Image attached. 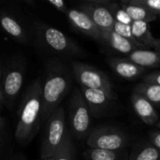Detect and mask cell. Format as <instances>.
<instances>
[{
  "mask_svg": "<svg viewBox=\"0 0 160 160\" xmlns=\"http://www.w3.org/2000/svg\"><path fill=\"white\" fill-rule=\"evenodd\" d=\"M44 67L42 121L46 122L52 112L60 107L61 101L68 94L72 82V73L66 63L58 58L48 59Z\"/></svg>",
  "mask_w": 160,
  "mask_h": 160,
  "instance_id": "obj_1",
  "label": "cell"
},
{
  "mask_svg": "<svg viewBox=\"0 0 160 160\" xmlns=\"http://www.w3.org/2000/svg\"><path fill=\"white\" fill-rule=\"evenodd\" d=\"M42 83L36 79L23 93L15 129V138L22 145H26L37 134L42 121Z\"/></svg>",
  "mask_w": 160,
  "mask_h": 160,
  "instance_id": "obj_2",
  "label": "cell"
},
{
  "mask_svg": "<svg viewBox=\"0 0 160 160\" xmlns=\"http://www.w3.org/2000/svg\"><path fill=\"white\" fill-rule=\"evenodd\" d=\"M33 32L39 47L50 53L63 57H75L83 54V51L78 44L57 28L41 22H35Z\"/></svg>",
  "mask_w": 160,
  "mask_h": 160,
  "instance_id": "obj_3",
  "label": "cell"
},
{
  "mask_svg": "<svg viewBox=\"0 0 160 160\" xmlns=\"http://www.w3.org/2000/svg\"><path fill=\"white\" fill-rule=\"evenodd\" d=\"M25 60L22 55H13L1 68V105L11 108L16 101L24 81Z\"/></svg>",
  "mask_w": 160,
  "mask_h": 160,
  "instance_id": "obj_4",
  "label": "cell"
},
{
  "mask_svg": "<svg viewBox=\"0 0 160 160\" xmlns=\"http://www.w3.org/2000/svg\"><path fill=\"white\" fill-rule=\"evenodd\" d=\"M67 137L66 114L64 109L59 107L46 121V131L41 144V159L55 157Z\"/></svg>",
  "mask_w": 160,
  "mask_h": 160,
  "instance_id": "obj_5",
  "label": "cell"
},
{
  "mask_svg": "<svg viewBox=\"0 0 160 160\" xmlns=\"http://www.w3.org/2000/svg\"><path fill=\"white\" fill-rule=\"evenodd\" d=\"M91 111L81 89L74 90L69 101V119L73 134L78 139L85 138L91 124Z\"/></svg>",
  "mask_w": 160,
  "mask_h": 160,
  "instance_id": "obj_6",
  "label": "cell"
},
{
  "mask_svg": "<svg viewBox=\"0 0 160 160\" xmlns=\"http://www.w3.org/2000/svg\"><path fill=\"white\" fill-rule=\"evenodd\" d=\"M71 67L73 76L81 85V88L100 89L109 93H113L111 81L100 69L77 61H73Z\"/></svg>",
  "mask_w": 160,
  "mask_h": 160,
  "instance_id": "obj_7",
  "label": "cell"
},
{
  "mask_svg": "<svg viewBox=\"0 0 160 160\" xmlns=\"http://www.w3.org/2000/svg\"><path fill=\"white\" fill-rule=\"evenodd\" d=\"M127 144L125 134L113 128H100L93 130L87 138L90 148L117 151Z\"/></svg>",
  "mask_w": 160,
  "mask_h": 160,
  "instance_id": "obj_8",
  "label": "cell"
},
{
  "mask_svg": "<svg viewBox=\"0 0 160 160\" xmlns=\"http://www.w3.org/2000/svg\"><path fill=\"white\" fill-rule=\"evenodd\" d=\"M110 1L88 0L81 4V10L84 11L102 32L113 31L115 19L108 7Z\"/></svg>",
  "mask_w": 160,
  "mask_h": 160,
  "instance_id": "obj_9",
  "label": "cell"
},
{
  "mask_svg": "<svg viewBox=\"0 0 160 160\" xmlns=\"http://www.w3.org/2000/svg\"><path fill=\"white\" fill-rule=\"evenodd\" d=\"M65 15L75 30L99 42L102 41V31L84 11L81 9L69 8Z\"/></svg>",
  "mask_w": 160,
  "mask_h": 160,
  "instance_id": "obj_10",
  "label": "cell"
},
{
  "mask_svg": "<svg viewBox=\"0 0 160 160\" xmlns=\"http://www.w3.org/2000/svg\"><path fill=\"white\" fill-rule=\"evenodd\" d=\"M131 104L139 118L146 125H155L158 120V114L154 105L142 95L133 91L131 95Z\"/></svg>",
  "mask_w": 160,
  "mask_h": 160,
  "instance_id": "obj_11",
  "label": "cell"
},
{
  "mask_svg": "<svg viewBox=\"0 0 160 160\" xmlns=\"http://www.w3.org/2000/svg\"><path fill=\"white\" fill-rule=\"evenodd\" d=\"M81 90L91 112L96 115L104 111L113 99V93H109L104 90L88 88H81Z\"/></svg>",
  "mask_w": 160,
  "mask_h": 160,
  "instance_id": "obj_12",
  "label": "cell"
},
{
  "mask_svg": "<svg viewBox=\"0 0 160 160\" xmlns=\"http://www.w3.org/2000/svg\"><path fill=\"white\" fill-rule=\"evenodd\" d=\"M111 68L120 77L127 80L138 79L144 71V68L134 64L128 58L112 57L108 59Z\"/></svg>",
  "mask_w": 160,
  "mask_h": 160,
  "instance_id": "obj_13",
  "label": "cell"
},
{
  "mask_svg": "<svg viewBox=\"0 0 160 160\" xmlns=\"http://www.w3.org/2000/svg\"><path fill=\"white\" fill-rule=\"evenodd\" d=\"M0 23L3 30L14 40L20 43H26L28 39L24 27L9 13L2 11L0 14Z\"/></svg>",
  "mask_w": 160,
  "mask_h": 160,
  "instance_id": "obj_14",
  "label": "cell"
},
{
  "mask_svg": "<svg viewBox=\"0 0 160 160\" xmlns=\"http://www.w3.org/2000/svg\"><path fill=\"white\" fill-rule=\"evenodd\" d=\"M101 43L113 49L116 52L125 54H130L135 50L139 49L133 42L128 38L120 36L114 31L102 32V41Z\"/></svg>",
  "mask_w": 160,
  "mask_h": 160,
  "instance_id": "obj_15",
  "label": "cell"
},
{
  "mask_svg": "<svg viewBox=\"0 0 160 160\" xmlns=\"http://www.w3.org/2000/svg\"><path fill=\"white\" fill-rule=\"evenodd\" d=\"M132 31L136 39L146 48H153L160 52V39L157 38L149 27V23L145 22H133Z\"/></svg>",
  "mask_w": 160,
  "mask_h": 160,
  "instance_id": "obj_16",
  "label": "cell"
},
{
  "mask_svg": "<svg viewBox=\"0 0 160 160\" xmlns=\"http://www.w3.org/2000/svg\"><path fill=\"white\" fill-rule=\"evenodd\" d=\"M128 59L143 68L160 66V52L158 51L137 49L128 54Z\"/></svg>",
  "mask_w": 160,
  "mask_h": 160,
  "instance_id": "obj_17",
  "label": "cell"
},
{
  "mask_svg": "<svg viewBox=\"0 0 160 160\" xmlns=\"http://www.w3.org/2000/svg\"><path fill=\"white\" fill-rule=\"evenodd\" d=\"M122 7L128 12L133 22H145L149 23L157 19V15L149 11L145 8L139 5L130 4L128 1H123Z\"/></svg>",
  "mask_w": 160,
  "mask_h": 160,
  "instance_id": "obj_18",
  "label": "cell"
},
{
  "mask_svg": "<svg viewBox=\"0 0 160 160\" xmlns=\"http://www.w3.org/2000/svg\"><path fill=\"white\" fill-rule=\"evenodd\" d=\"M134 92L144 97L153 105H160V85L142 82L135 86Z\"/></svg>",
  "mask_w": 160,
  "mask_h": 160,
  "instance_id": "obj_19",
  "label": "cell"
},
{
  "mask_svg": "<svg viewBox=\"0 0 160 160\" xmlns=\"http://www.w3.org/2000/svg\"><path fill=\"white\" fill-rule=\"evenodd\" d=\"M113 31L116 32L117 34H119L120 36L128 38L131 42H133L139 49H147L144 45H142V43H140L136 39V38H135V36L133 34V31H132L131 24H125V23H121V22L115 21L114 27H113Z\"/></svg>",
  "mask_w": 160,
  "mask_h": 160,
  "instance_id": "obj_20",
  "label": "cell"
},
{
  "mask_svg": "<svg viewBox=\"0 0 160 160\" xmlns=\"http://www.w3.org/2000/svg\"><path fill=\"white\" fill-rule=\"evenodd\" d=\"M86 155L90 160H117V153L115 151L90 148Z\"/></svg>",
  "mask_w": 160,
  "mask_h": 160,
  "instance_id": "obj_21",
  "label": "cell"
},
{
  "mask_svg": "<svg viewBox=\"0 0 160 160\" xmlns=\"http://www.w3.org/2000/svg\"><path fill=\"white\" fill-rule=\"evenodd\" d=\"M108 7L111 9L116 22H119L125 23V24H132L133 21L131 20V18L129 17L128 12L123 8L122 6L120 7L117 3L110 2L108 4Z\"/></svg>",
  "mask_w": 160,
  "mask_h": 160,
  "instance_id": "obj_22",
  "label": "cell"
},
{
  "mask_svg": "<svg viewBox=\"0 0 160 160\" xmlns=\"http://www.w3.org/2000/svg\"><path fill=\"white\" fill-rule=\"evenodd\" d=\"M75 155V148L69 136L67 137L63 146L58 154L55 156V160H73Z\"/></svg>",
  "mask_w": 160,
  "mask_h": 160,
  "instance_id": "obj_23",
  "label": "cell"
},
{
  "mask_svg": "<svg viewBox=\"0 0 160 160\" xmlns=\"http://www.w3.org/2000/svg\"><path fill=\"white\" fill-rule=\"evenodd\" d=\"M160 150L155 146H146L139 151L132 160H159Z\"/></svg>",
  "mask_w": 160,
  "mask_h": 160,
  "instance_id": "obj_24",
  "label": "cell"
},
{
  "mask_svg": "<svg viewBox=\"0 0 160 160\" xmlns=\"http://www.w3.org/2000/svg\"><path fill=\"white\" fill-rule=\"evenodd\" d=\"M128 2L142 6L156 15H160V0H130Z\"/></svg>",
  "mask_w": 160,
  "mask_h": 160,
  "instance_id": "obj_25",
  "label": "cell"
},
{
  "mask_svg": "<svg viewBox=\"0 0 160 160\" xmlns=\"http://www.w3.org/2000/svg\"><path fill=\"white\" fill-rule=\"evenodd\" d=\"M143 82L147 83H153V84H158L160 85V71L157 72H152L144 76L143 78Z\"/></svg>",
  "mask_w": 160,
  "mask_h": 160,
  "instance_id": "obj_26",
  "label": "cell"
},
{
  "mask_svg": "<svg viewBox=\"0 0 160 160\" xmlns=\"http://www.w3.org/2000/svg\"><path fill=\"white\" fill-rule=\"evenodd\" d=\"M49 4H51L55 9L63 12L64 14L67 13V11L69 9L67 6V4L63 0H48Z\"/></svg>",
  "mask_w": 160,
  "mask_h": 160,
  "instance_id": "obj_27",
  "label": "cell"
},
{
  "mask_svg": "<svg viewBox=\"0 0 160 160\" xmlns=\"http://www.w3.org/2000/svg\"><path fill=\"white\" fill-rule=\"evenodd\" d=\"M150 139L153 146L160 150V131H154L150 133Z\"/></svg>",
  "mask_w": 160,
  "mask_h": 160,
  "instance_id": "obj_28",
  "label": "cell"
},
{
  "mask_svg": "<svg viewBox=\"0 0 160 160\" xmlns=\"http://www.w3.org/2000/svg\"><path fill=\"white\" fill-rule=\"evenodd\" d=\"M41 160H55V157H53V158H44V159Z\"/></svg>",
  "mask_w": 160,
  "mask_h": 160,
  "instance_id": "obj_29",
  "label": "cell"
},
{
  "mask_svg": "<svg viewBox=\"0 0 160 160\" xmlns=\"http://www.w3.org/2000/svg\"><path fill=\"white\" fill-rule=\"evenodd\" d=\"M157 126H158V128H160V121H159V122H158Z\"/></svg>",
  "mask_w": 160,
  "mask_h": 160,
  "instance_id": "obj_30",
  "label": "cell"
}]
</instances>
